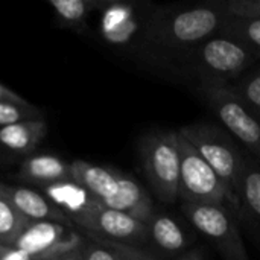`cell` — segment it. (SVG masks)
<instances>
[{"mask_svg":"<svg viewBox=\"0 0 260 260\" xmlns=\"http://www.w3.org/2000/svg\"><path fill=\"white\" fill-rule=\"evenodd\" d=\"M178 133L195 148V151L207 161L219 180L229 190V195L238 210L239 183L247 160L233 143V140L216 126L206 123H193L178 129Z\"/></svg>","mask_w":260,"mask_h":260,"instance_id":"1","label":"cell"},{"mask_svg":"<svg viewBox=\"0 0 260 260\" xmlns=\"http://www.w3.org/2000/svg\"><path fill=\"white\" fill-rule=\"evenodd\" d=\"M227 20L216 6H197L178 11L149 26V40L172 49L203 44Z\"/></svg>","mask_w":260,"mask_h":260,"instance_id":"2","label":"cell"},{"mask_svg":"<svg viewBox=\"0 0 260 260\" xmlns=\"http://www.w3.org/2000/svg\"><path fill=\"white\" fill-rule=\"evenodd\" d=\"M180 149V184L178 198L190 204L232 206L236 210L227 187L207 165V161L195 151V148L177 131Z\"/></svg>","mask_w":260,"mask_h":260,"instance_id":"3","label":"cell"},{"mask_svg":"<svg viewBox=\"0 0 260 260\" xmlns=\"http://www.w3.org/2000/svg\"><path fill=\"white\" fill-rule=\"evenodd\" d=\"M142 161L145 175L165 203H174L178 198L180 184V149L177 133H163L149 136L142 143Z\"/></svg>","mask_w":260,"mask_h":260,"instance_id":"4","label":"cell"},{"mask_svg":"<svg viewBox=\"0 0 260 260\" xmlns=\"http://www.w3.org/2000/svg\"><path fill=\"white\" fill-rule=\"evenodd\" d=\"M181 212L195 230L216 247L224 259L250 260L230 207L183 203Z\"/></svg>","mask_w":260,"mask_h":260,"instance_id":"5","label":"cell"},{"mask_svg":"<svg viewBox=\"0 0 260 260\" xmlns=\"http://www.w3.org/2000/svg\"><path fill=\"white\" fill-rule=\"evenodd\" d=\"M206 99L232 136L260 158V120L244 99L221 85H207Z\"/></svg>","mask_w":260,"mask_h":260,"instance_id":"6","label":"cell"},{"mask_svg":"<svg viewBox=\"0 0 260 260\" xmlns=\"http://www.w3.org/2000/svg\"><path fill=\"white\" fill-rule=\"evenodd\" d=\"M75 224H78L93 238L119 245L139 248L149 241L148 224L123 212L108 209L101 203L90 209Z\"/></svg>","mask_w":260,"mask_h":260,"instance_id":"7","label":"cell"},{"mask_svg":"<svg viewBox=\"0 0 260 260\" xmlns=\"http://www.w3.org/2000/svg\"><path fill=\"white\" fill-rule=\"evenodd\" d=\"M198 59L210 75L225 78L239 75L253 58L244 43L227 37H218L209 38L201 44Z\"/></svg>","mask_w":260,"mask_h":260,"instance_id":"8","label":"cell"},{"mask_svg":"<svg viewBox=\"0 0 260 260\" xmlns=\"http://www.w3.org/2000/svg\"><path fill=\"white\" fill-rule=\"evenodd\" d=\"M0 193L15 207V210L29 222H59L70 225V219L44 193L24 187L0 183Z\"/></svg>","mask_w":260,"mask_h":260,"instance_id":"9","label":"cell"},{"mask_svg":"<svg viewBox=\"0 0 260 260\" xmlns=\"http://www.w3.org/2000/svg\"><path fill=\"white\" fill-rule=\"evenodd\" d=\"M70 169L72 180L85 189L99 203L114 197L119 189L120 171L93 165L84 160H73L70 163Z\"/></svg>","mask_w":260,"mask_h":260,"instance_id":"10","label":"cell"},{"mask_svg":"<svg viewBox=\"0 0 260 260\" xmlns=\"http://www.w3.org/2000/svg\"><path fill=\"white\" fill-rule=\"evenodd\" d=\"M101 204H104L108 209L123 212L145 224H148V221L154 215L151 197L133 177L123 172H120L119 189L116 195Z\"/></svg>","mask_w":260,"mask_h":260,"instance_id":"11","label":"cell"},{"mask_svg":"<svg viewBox=\"0 0 260 260\" xmlns=\"http://www.w3.org/2000/svg\"><path fill=\"white\" fill-rule=\"evenodd\" d=\"M20 177L40 189L72 180L70 165L52 154H37L27 157L20 166Z\"/></svg>","mask_w":260,"mask_h":260,"instance_id":"12","label":"cell"},{"mask_svg":"<svg viewBox=\"0 0 260 260\" xmlns=\"http://www.w3.org/2000/svg\"><path fill=\"white\" fill-rule=\"evenodd\" d=\"M47 134L44 119L26 120L0 128V151L14 155L32 154Z\"/></svg>","mask_w":260,"mask_h":260,"instance_id":"13","label":"cell"},{"mask_svg":"<svg viewBox=\"0 0 260 260\" xmlns=\"http://www.w3.org/2000/svg\"><path fill=\"white\" fill-rule=\"evenodd\" d=\"M41 193H44L58 209H61L70 222H76L99 203L73 180L43 187Z\"/></svg>","mask_w":260,"mask_h":260,"instance_id":"14","label":"cell"},{"mask_svg":"<svg viewBox=\"0 0 260 260\" xmlns=\"http://www.w3.org/2000/svg\"><path fill=\"white\" fill-rule=\"evenodd\" d=\"M149 229V241H152L163 253L166 254H178L183 253L189 239L180 224L168 215L154 213L148 221Z\"/></svg>","mask_w":260,"mask_h":260,"instance_id":"15","label":"cell"},{"mask_svg":"<svg viewBox=\"0 0 260 260\" xmlns=\"http://www.w3.org/2000/svg\"><path fill=\"white\" fill-rule=\"evenodd\" d=\"M238 210L260 225V166L257 163H245L238 192Z\"/></svg>","mask_w":260,"mask_h":260,"instance_id":"16","label":"cell"},{"mask_svg":"<svg viewBox=\"0 0 260 260\" xmlns=\"http://www.w3.org/2000/svg\"><path fill=\"white\" fill-rule=\"evenodd\" d=\"M56 21L62 27L81 26L87 15L98 6L93 0H49Z\"/></svg>","mask_w":260,"mask_h":260,"instance_id":"17","label":"cell"},{"mask_svg":"<svg viewBox=\"0 0 260 260\" xmlns=\"http://www.w3.org/2000/svg\"><path fill=\"white\" fill-rule=\"evenodd\" d=\"M27 224L29 221L0 193V245H14Z\"/></svg>","mask_w":260,"mask_h":260,"instance_id":"18","label":"cell"},{"mask_svg":"<svg viewBox=\"0 0 260 260\" xmlns=\"http://www.w3.org/2000/svg\"><path fill=\"white\" fill-rule=\"evenodd\" d=\"M229 29V32L235 34L238 37L236 40L247 43L253 47L260 49V18H232L227 17L224 23Z\"/></svg>","mask_w":260,"mask_h":260,"instance_id":"19","label":"cell"},{"mask_svg":"<svg viewBox=\"0 0 260 260\" xmlns=\"http://www.w3.org/2000/svg\"><path fill=\"white\" fill-rule=\"evenodd\" d=\"M43 119V113L40 108L27 104H12V102H0V128L26 122V120H37Z\"/></svg>","mask_w":260,"mask_h":260,"instance_id":"20","label":"cell"},{"mask_svg":"<svg viewBox=\"0 0 260 260\" xmlns=\"http://www.w3.org/2000/svg\"><path fill=\"white\" fill-rule=\"evenodd\" d=\"M122 245L93 238L85 242V260H119Z\"/></svg>","mask_w":260,"mask_h":260,"instance_id":"21","label":"cell"},{"mask_svg":"<svg viewBox=\"0 0 260 260\" xmlns=\"http://www.w3.org/2000/svg\"><path fill=\"white\" fill-rule=\"evenodd\" d=\"M221 11L232 18H260V0H232Z\"/></svg>","mask_w":260,"mask_h":260,"instance_id":"22","label":"cell"},{"mask_svg":"<svg viewBox=\"0 0 260 260\" xmlns=\"http://www.w3.org/2000/svg\"><path fill=\"white\" fill-rule=\"evenodd\" d=\"M238 94L253 110V113H257L260 116V73L247 79L241 87V93Z\"/></svg>","mask_w":260,"mask_h":260,"instance_id":"23","label":"cell"},{"mask_svg":"<svg viewBox=\"0 0 260 260\" xmlns=\"http://www.w3.org/2000/svg\"><path fill=\"white\" fill-rule=\"evenodd\" d=\"M119 260H158V259H157V257H154V256H151L148 251H145V250H142V248L122 245Z\"/></svg>","mask_w":260,"mask_h":260,"instance_id":"24","label":"cell"},{"mask_svg":"<svg viewBox=\"0 0 260 260\" xmlns=\"http://www.w3.org/2000/svg\"><path fill=\"white\" fill-rule=\"evenodd\" d=\"M0 260H37L14 245H0Z\"/></svg>","mask_w":260,"mask_h":260,"instance_id":"25","label":"cell"},{"mask_svg":"<svg viewBox=\"0 0 260 260\" xmlns=\"http://www.w3.org/2000/svg\"><path fill=\"white\" fill-rule=\"evenodd\" d=\"M0 102H12V104H27L24 98H21L18 93L12 91L6 85L0 82Z\"/></svg>","mask_w":260,"mask_h":260,"instance_id":"26","label":"cell"},{"mask_svg":"<svg viewBox=\"0 0 260 260\" xmlns=\"http://www.w3.org/2000/svg\"><path fill=\"white\" fill-rule=\"evenodd\" d=\"M85 247V245H84ZM84 247L79 248V250H75L72 253H67V254H62L59 257H55L52 260H85V254H84Z\"/></svg>","mask_w":260,"mask_h":260,"instance_id":"27","label":"cell"},{"mask_svg":"<svg viewBox=\"0 0 260 260\" xmlns=\"http://www.w3.org/2000/svg\"><path fill=\"white\" fill-rule=\"evenodd\" d=\"M177 260H204L203 254L200 251H189V253H184L181 257H178Z\"/></svg>","mask_w":260,"mask_h":260,"instance_id":"28","label":"cell"},{"mask_svg":"<svg viewBox=\"0 0 260 260\" xmlns=\"http://www.w3.org/2000/svg\"><path fill=\"white\" fill-rule=\"evenodd\" d=\"M0 157H2V151H0ZM0 163H2V158H0Z\"/></svg>","mask_w":260,"mask_h":260,"instance_id":"29","label":"cell"}]
</instances>
